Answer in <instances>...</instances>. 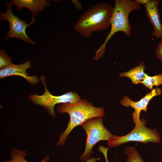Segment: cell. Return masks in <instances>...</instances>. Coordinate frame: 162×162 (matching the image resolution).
<instances>
[{
    "instance_id": "e0dca14e",
    "label": "cell",
    "mask_w": 162,
    "mask_h": 162,
    "mask_svg": "<svg viewBox=\"0 0 162 162\" xmlns=\"http://www.w3.org/2000/svg\"><path fill=\"white\" fill-rule=\"evenodd\" d=\"M157 57L160 61H162V39L159 43L155 50Z\"/></svg>"
},
{
    "instance_id": "5b68a950",
    "label": "cell",
    "mask_w": 162,
    "mask_h": 162,
    "mask_svg": "<svg viewBox=\"0 0 162 162\" xmlns=\"http://www.w3.org/2000/svg\"><path fill=\"white\" fill-rule=\"evenodd\" d=\"M146 124L145 120L142 118L141 122L135 124L133 129L127 134L122 136L114 135L107 141L108 145L111 147H116L130 142H137L145 144L148 142H160L161 138L157 130L146 127Z\"/></svg>"
},
{
    "instance_id": "9a60e30c",
    "label": "cell",
    "mask_w": 162,
    "mask_h": 162,
    "mask_svg": "<svg viewBox=\"0 0 162 162\" xmlns=\"http://www.w3.org/2000/svg\"><path fill=\"white\" fill-rule=\"evenodd\" d=\"M124 152L127 156L126 162H145L137 150L134 146H127Z\"/></svg>"
},
{
    "instance_id": "44dd1931",
    "label": "cell",
    "mask_w": 162,
    "mask_h": 162,
    "mask_svg": "<svg viewBox=\"0 0 162 162\" xmlns=\"http://www.w3.org/2000/svg\"><path fill=\"white\" fill-rule=\"evenodd\" d=\"M100 158H96L92 157L89 158L86 161V162H95L100 159Z\"/></svg>"
},
{
    "instance_id": "3957f363",
    "label": "cell",
    "mask_w": 162,
    "mask_h": 162,
    "mask_svg": "<svg viewBox=\"0 0 162 162\" xmlns=\"http://www.w3.org/2000/svg\"><path fill=\"white\" fill-rule=\"evenodd\" d=\"M113 11L110 21V31L103 43L95 52L93 59L98 61L103 57L105 52L106 45L116 33L122 32L129 37L131 28L129 21L130 12L140 10V5L135 0H115Z\"/></svg>"
},
{
    "instance_id": "2e32d148",
    "label": "cell",
    "mask_w": 162,
    "mask_h": 162,
    "mask_svg": "<svg viewBox=\"0 0 162 162\" xmlns=\"http://www.w3.org/2000/svg\"><path fill=\"white\" fill-rule=\"evenodd\" d=\"M12 63L11 58L8 56L7 52L3 50L0 51V68H5Z\"/></svg>"
},
{
    "instance_id": "ac0fdd59",
    "label": "cell",
    "mask_w": 162,
    "mask_h": 162,
    "mask_svg": "<svg viewBox=\"0 0 162 162\" xmlns=\"http://www.w3.org/2000/svg\"><path fill=\"white\" fill-rule=\"evenodd\" d=\"M109 147H105L102 146H100L98 148L99 151L103 154L106 162H109L107 158V152Z\"/></svg>"
},
{
    "instance_id": "8fae6325",
    "label": "cell",
    "mask_w": 162,
    "mask_h": 162,
    "mask_svg": "<svg viewBox=\"0 0 162 162\" xmlns=\"http://www.w3.org/2000/svg\"><path fill=\"white\" fill-rule=\"evenodd\" d=\"M10 2L12 6H16L19 10L24 7L28 8L33 13L32 17L43 12L45 7L50 5V1L46 0H12Z\"/></svg>"
},
{
    "instance_id": "277c9868",
    "label": "cell",
    "mask_w": 162,
    "mask_h": 162,
    "mask_svg": "<svg viewBox=\"0 0 162 162\" xmlns=\"http://www.w3.org/2000/svg\"><path fill=\"white\" fill-rule=\"evenodd\" d=\"M85 130L87 138L85 150L80 156L81 161H86L93 154V148L101 140H110L112 135L104 126L103 117H96L90 118L80 125Z\"/></svg>"
},
{
    "instance_id": "7a4b0ae2",
    "label": "cell",
    "mask_w": 162,
    "mask_h": 162,
    "mask_svg": "<svg viewBox=\"0 0 162 162\" xmlns=\"http://www.w3.org/2000/svg\"><path fill=\"white\" fill-rule=\"evenodd\" d=\"M113 10L108 3H97L81 15L74 28L82 36L91 37L94 32L105 30L110 26Z\"/></svg>"
},
{
    "instance_id": "6da1fadb",
    "label": "cell",
    "mask_w": 162,
    "mask_h": 162,
    "mask_svg": "<svg viewBox=\"0 0 162 162\" xmlns=\"http://www.w3.org/2000/svg\"><path fill=\"white\" fill-rule=\"evenodd\" d=\"M60 114L68 113L70 119L66 129L61 134L56 144L58 146L63 145L72 130L87 120L96 117H103L105 111L103 107H96L87 100L81 99L74 103L62 104L56 109Z\"/></svg>"
},
{
    "instance_id": "30bf717a",
    "label": "cell",
    "mask_w": 162,
    "mask_h": 162,
    "mask_svg": "<svg viewBox=\"0 0 162 162\" xmlns=\"http://www.w3.org/2000/svg\"><path fill=\"white\" fill-rule=\"evenodd\" d=\"M160 1L158 0H150L144 5L146 14L151 24L153 27L151 35L157 38L162 39V25L158 10Z\"/></svg>"
},
{
    "instance_id": "d6986e66",
    "label": "cell",
    "mask_w": 162,
    "mask_h": 162,
    "mask_svg": "<svg viewBox=\"0 0 162 162\" xmlns=\"http://www.w3.org/2000/svg\"><path fill=\"white\" fill-rule=\"evenodd\" d=\"M71 2L75 5L76 8L78 10H81L82 9V6L81 3L79 1L76 0H71Z\"/></svg>"
},
{
    "instance_id": "4fadbf2b",
    "label": "cell",
    "mask_w": 162,
    "mask_h": 162,
    "mask_svg": "<svg viewBox=\"0 0 162 162\" xmlns=\"http://www.w3.org/2000/svg\"><path fill=\"white\" fill-rule=\"evenodd\" d=\"M27 155L25 150L13 148L11 149L10 153L12 158L9 160H5L1 162H28L25 158ZM50 156L48 154L40 162H48Z\"/></svg>"
},
{
    "instance_id": "8992f818",
    "label": "cell",
    "mask_w": 162,
    "mask_h": 162,
    "mask_svg": "<svg viewBox=\"0 0 162 162\" xmlns=\"http://www.w3.org/2000/svg\"><path fill=\"white\" fill-rule=\"evenodd\" d=\"M39 80L42 81L44 86L45 91L44 94L40 95L36 94H31L28 98L35 105H40L44 107L49 115L53 117L56 116L54 109L56 104L60 103H74L81 99L76 92L71 91L60 96L52 95L47 89L45 77L40 76Z\"/></svg>"
},
{
    "instance_id": "ffe728a7",
    "label": "cell",
    "mask_w": 162,
    "mask_h": 162,
    "mask_svg": "<svg viewBox=\"0 0 162 162\" xmlns=\"http://www.w3.org/2000/svg\"><path fill=\"white\" fill-rule=\"evenodd\" d=\"M135 1L139 4H142L144 5H145L150 1V0H135Z\"/></svg>"
},
{
    "instance_id": "5bb4252c",
    "label": "cell",
    "mask_w": 162,
    "mask_h": 162,
    "mask_svg": "<svg viewBox=\"0 0 162 162\" xmlns=\"http://www.w3.org/2000/svg\"><path fill=\"white\" fill-rule=\"evenodd\" d=\"M140 83L152 90L154 86H158L162 84V74L153 76H150L146 74L145 78Z\"/></svg>"
},
{
    "instance_id": "7c38bea8",
    "label": "cell",
    "mask_w": 162,
    "mask_h": 162,
    "mask_svg": "<svg viewBox=\"0 0 162 162\" xmlns=\"http://www.w3.org/2000/svg\"><path fill=\"white\" fill-rule=\"evenodd\" d=\"M145 64L142 61L139 65L131 69L128 71L119 74L120 77H126L129 78L134 85L140 83L145 78L146 74L144 72Z\"/></svg>"
},
{
    "instance_id": "ba28073f",
    "label": "cell",
    "mask_w": 162,
    "mask_h": 162,
    "mask_svg": "<svg viewBox=\"0 0 162 162\" xmlns=\"http://www.w3.org/2000/svg\"><path fill=\"white\" fill-rule=\"evenodd\" d=\"M162 90L159 88L153 89L151 92L145 94L144 96L137 101H134L128 96L125 95L120 101V104L127 107H131L134 109L132 114L134 123L135 124L140 122V113L142 111L146 112L147 107L150 101L154 97L160 95Z\"/></svg>"
},
{
    "instance_id": "52a82bcc",
    "label": "cell",
    "mask_w": 162,
    "mask_h": 162,
    "mask_svg": "<svg viewBox=\"0 0 162 162\" xmlns=\"http://www.w3.org/2000/svg\"><path fill=\"white\" fill-rule=\"evenodd\" d=\"M6 5L7 7V11L4 13L0 12V20L1 21L7 20L10 25L9 30L5 40L11 38H17L32 44H35L36 43L27 35L26 32L27 27L35 22L34 17H32L30 22L27 24L25 21L21 20L13 14L11 10L12 5L10 2H6Z\"/></svg>"
},
{
    "instance_id": "9c48e42d",
    "label": "cell",
    "mask_w": 162,
    "mask_h": 162,
    "mask_svg": "<svg viewBox=\"0 0 162 162\" xmlns=\"http://www.w3.org/2000/svg\"><path fill=\"white\" fill-rule=\"evenodd\" d=\"M31 67V62L27 60L19 64L12 63L7 67L0 70V78L14 76H19L26 79L30 84L34 85L38 84L39 78L36 76H30L26 73L27 69Z\"/></svg>"
}]
</instances>
